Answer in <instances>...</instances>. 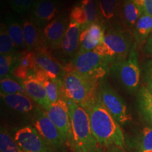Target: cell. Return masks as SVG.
Segmentation results:
<instances>
[{
  "instance_id": "obj_12",
  "label": "cell",
  "mask_w": 152,
  "mask_h": 152,
  "mask_svg": "<svg viewBox=\"0 0 152 152\" xmlns=\"http://www.w3.org/2000/svg\"><path fill=\"white\" fill-rule=\"evenodd\" d=\"M32 13L35 25L42 27L58 16L59 3L57 0H34Z\"/></svg>"
},
{
  "instance_id": "obj_2",
  "label": "cell",
  "mask_w": 152,
  "mask_h": 152,
  "mask_svg": "<svg viewBox=\"0 0 152 152\" xmlns=\"http://www.w3.org/2000/svg\"><path fill=\"white\" fill-rule=\"evenodd\" d=\"M71 119L73 146L70 147L77 152H102V147L95 140L91 130L88 114L84 108L66 99Z\"/></svg>"
},
{
  "instance_id": "obj_33",
  "label": "cell",
  "mask_w": 152,
  "mask_h": 152,
  "mask_svg": "<svg viewBox=\"0 0 152 152\" xmlns=\"http://www.w3.org/2000/svg\"><path fill=\"white\" fill-rule=\"evenodd\" d=\"M144 80L145 85L152 92V61H149L144 68Z\"/></svg>"
},
{
  "instance_id": "obj_10",
  "label": "cell",
  "mask_w": 152,
  "mask_h": 152,
  "mask_svg": "<svg viewBox=\"0 0 152 152\" xmlns=\"http://www.w3.org/2000/svg\"><path fill=\"white\" fill-rule=\"evenodd\" d=\"M13 137L23 152H49L45 142L33 126L26 125L18 129Z\"/></svg>"
},
{
  "instance_id": "obj_31",
  "label": "cell",
  "mask_w": 152,
  "mask_h": 152,
  "mask_svg": "<svg viewBox=\"0 0 152 152\" xmlns=\"http://www.w3.org/2000/svg\"><path fill=\"white\" fill-rule=\"evenodd\" d=\"M16 58L14 55H1L0 56V76L1 78L7 76L12 71L13 65Z\"/></svg>"
},
{
  "instance_id": "obj_36",
  "label": "cell",
  "mask_w": 152,
  "mask_h": 152,
  "mask_svg": "<svg viewBox=\"0 0 152 152\" xmlns=\"http://www.w3.org/2000/svg\"><path fill=\"white\" fill-rule=\"evenodd\" d=\"M146 49L148 53L152 56V33L149 36L147 40V45H146Z\"/></svg>"
},
{
  "instance_id": "obj_17",
  "label": "cell",
  "mask_w": 152,
  "mask_h": 152,
  "mask_svg": "<svg viewBox=\"0 0 152 152\" xmlns=\"http://www.w3.org/2000/svg\"><path fill=\"white\" fill-rule=\"evenodd\" d=\"M80 26L78 23L70 22L60 46L61 50L65 56H73L77 54V50L80 47Z\"/></svg>"
},
{
  "instance_id": "obj_23",
  "label": "cell",
  "mask_w": 152,
  "mask_h": 152,
  "mask_svg": "<svg viewBox=\"0 0 152 152\" xmlns=\"http://www.w3.org/2000/svg\"><path fill=\"white\" fill-rule=\"evenodd\" d=\"M6 27L8 30L9 36L14 42L15 47L20 49L26 48L23 26H20L15 19L8 17L7 18Z\"/></svg>"
},
{
  "instance_id": "obj_8",
  "label": "cell",
  "mask_w": 152,
  "mask_h": 152,
  "mask_svg": "<svg viewBox=\"0 0 152 152\" xmlns=\"http://www.w3.org/2000/svg\"><path fill=\"white\" fill-rule=\"evenodd\" d=\"M104 55L109 57L114 63L126 59L132 45L130 39L121 30H109L105 33L103 44Z\"/></svg>"
},
{
  "instance_id": "obj_21",
  "label": "cell",
  "mask_w": 152,
  "mask_h": 152,
  "mask_svg": "<svg viewBox=\"0 0 152 152\" xmlns=\"http://www.w3.org/2000/svg\"><path fill=\"white\" fill-rule=\"evenodd\" d=\"M128 144L134 151L141 152L152 150V127L145 126L134 138L128 140Z\"/></svg>"
},
{
  "instance_id": "obj_29",
  "label": "cell",
  "mask_w": 152,
  "mask_h": 152,
  "mask_svg": "<svg viewBox=\"0 0 152 152\" xmlns=\"http://www.w3.org/2000/svg\"><path fill=\"white\" fill-rule=\"evenodd\" d=\"M0 86H1V94H21L27 95L21 84H19L18 82L13 79L9 78V77L1 78Z\"/></svg>"
},
{
  "instance_id": "obj_11",
  "label": "cell",
  "mask_w": 152,
  "mask_h": 152,
  "mask_svg": "<svg viewBox=\"0 0 152 152\" xmlns=\"http://www.w3.org/2000/svg\"><path fill=\"white\" fill-rule=\"evenodd\" d=\"M68 20L66 14L58 15L54 20L45 26L43 30V39L47 48L60 47L68 28Z\"/></svg>"
},
{
  "instance_id": "obj_27",
  "label": "cell",
  "mask_w": 152,
  "mask_h": 152,
  "mask_svg": "<svg viewBox=\"0 0 152 152\" xmlns=\"http://www.w3.org/2000/svg\"><path fill=\"white\" fill-rule=\"evenodd\" d=\"M80 3L84 9L87 16V23L84 28L85 29L90 25L96 22L98 15H99L98 4L96 0H81Z\"/></svg>"
},
{
  "instance_id": "obj_13",
  "label": "cell",
  "mask_w": 152,
  "mask_h": 152,
  "mask_svg": "<svg viewBox=\"0 0 152 152\" xmlns=\"http://www.w3.org/2000/svg\"><path fill=\"white\" fill-rule=\"evenodd\" d=\"M35 52V69L42 70L53 78L63 79L66 73L64 66L49 53L47 47L38 49Z\"/></svg>"
},
{
  "instance_id": "obj_26",
  "label": "cell",
  "mask_w": 152,
  "mask_h": 152,
  "mask_svg": "<svg viewBox=\"0 0 152 152\" xmlns=\"http://www.w3.org/2000/svg\"><path fill=\"white\" fill-rule=\"evenodd\" d=\"M0 152H23L14 137L2 127L0 132Z\"/></svg>"
},
{
  "instance_id": "obj_6",
  "label": "cell",
  "mask_w": 152,
  "mask_h": 152,
  "mask_svg": "<svg viewBox=\"0 0 152 152\" xmlns=\"http://www.w3.org/2000/svg\"><path fill=\"white\" fill-rule=\"evenodd\" d=\"M33 127L46 144L49 152H66V147L59 132L41 106H35Z\"/></svg>"
},
{
  "instance_id": "obj_5",
  "label": "cell",
  "mask_w": 152,
  "mask_h": 152,
  "mask_svg": "<svg viewBox=\"0 0 152 152\" xmlns=\"http://www.w3.org/2000/svg\"><path fill=\"white\" fill-rule=\"evenodd\" d=\"M110 71L129 92L133 94L138 90L141 71L135 45H132L128 58L113 63Z\"/></svg>"
},
{
  "instance_id": "obj_22",
  "label": "cell",
  "mask_w": 152,
  "mask_h": 152,
  "mask_svg": "<svg viewBox=\"0 0 152 152\" xmlns=\"http://www.w3.org/2000/svg\"><path fill=\"white\" fill-rule=\"evenodd\" d=\"M152 33V16L146 14H142L134 30V37L138 44H143Z\"/></svg>"
},
{
  "instance_id": "obj_28",
  "label": "cell",
  "mask_w": 152,
  "mask_h": 152,
  "mask_svg": "<svg viewBox=\"0 0 152 152\" xmlns=\"http://www.w3.org/2000/svg\"><path fill=\"white\" fill-rule=\"evenodd\" d=\"M15 45L8 33L6 25L1 24L0 28V54L1 55H14Z\"/></svg>"
},
{
  "instance_id": "obj_18",
  "label": "cell",
  "mask_w": 152,
  "mask_h": 152,
  "mask_svg": "<svg viewBox=\"0 0 152 152\" xmlns=\"http://www.w3.org/2000/svg\"><path fill=\"white\" fill-rule=\"evenodd\" d=\"M1 98L4 104L10 109L22 113L34 111L35 107L28 95L21 94H1Z\"/></svg>"
},
{
  "instance_id": "obj_16",
  "label": "cell",
  "mask_w": 152,
  "mask_h": 152,
  "mask_svg": "<svg viewBox=\"0 0 152 152\" xmlns=\"http://www.w3.org/2000/svg\"><path fill=\"white\" fill-rule=\"evenodd\" d=\"M33 73L45 87L51 103H55L61 99H64L63 79L53 78L39 69H35Z\"/></svg>"
},
{
  "instance_id": "obj_3",
  "label": "cell",
  "mask_w": 152,
  "mask_h": 152,
  "mask_svg": "<svg viewBox=\"0 0 152 152\" xmlns=\"http://www.w3.org/2000/svg\"><path fill=\"white\" fill-rule=\"evenodd\" d=\"M101 80L74 71H66L63 77L64 99L85 107L96 97Z\"/></svg>"
},
{
  "instance_id": "obj_15",
  "label": "cell",
  "mask_w": 152,
  "mask_h": 152,
  "mask_svg": "<svg viewBox=\"0 0 152 152\" xmlns=\"http://www.w3.org/2000/svg\"><path fill=\"white\" fill-rule=\"evenodd\" d=\"M20 84L28 96L44 110L46 111L52 104L45 87L41 82L37 79L34 73L29 75L26 80L20 82Z\"/></svg>"
},
{
  "instance_id": "obj_1",
  "label": "cell",
  "mask_w": 152,
  "mask_h": 152,
  "mask_svg": "<svg viewBox=\"0 0 152 152\" xmlns=\"http://www.w3.org/2000/svg\"><path fill=\"white\" fill-rule=\"evenodd\" d=\"M88 114L91 130L102 147L125 148V138L121 125L96 97L83 107Z\"/></svg>"
},
{
  "instance_id": "obj_24",
  "label": "cell",
  "mask_w": 152,
  "mask_h": 152,
  "mask_svg": "<svg viewBox=\"0 0 152 152\" xmlns=\"http://www.w3.org/2000/svg\"><path fill=\"white\" fill-rule=\"evenodd\" d=\"M123 14L125 21L129 27H134L138 19L143 13L132 0H125Z\"/></svg>"
},
{
  "instance_id": "obj_4",
  "label": "cell",
  "mask_w": 152,
  "mask_h": 152,
  "mask_svg": "<svg viewBox=\"0 0 152 152\" xmlns=\"http://www.w3.org/2000/svg\"><path fill=\"white\" fill-rule=\"evenodd\" d=\"M114 63L109 57L102 56L94 50L77 52L71 61L64 66L65 72L74 71L102 80L111 70Z\"/></svg>"
},
{
  "instance_id": "obj_32",
  "label": "cell",
  "mask_w": 152,
  "mask_h": 152,
  "mask_svg": "<svg viewBox=\"0 0 152 152\" xmlns=\"http://www.w3.org/2000/svg\"><path fill=\"white\" fill-rule=\"evenodd\" d=\"M13 10L18 14H24L33 7L34 0H9Z\"/></svg>"
},
{
  "instance_id": "obj_37",
  "label": "cell",
  "mask_w": 152,
  "mask_h": 152,
  "mask_svg": "<svg viewBox=\"0 0 152 152\" xmlns=\"http://www.w3.org/2000/svg\"><path fill=\"white\" fill-rule=\"evenodd\" d=\"M68 151L66 150V152H77V151H75V150L73 149H71V148H68Z\"/></svg>"
},
{
  "instance_id": "obj_14",
  "label": "cell",
  "mask_w": 152,
  "mask_h": 152,
  "mask_svg": "<svg viewBox=\"0 0 152 152\" xmlns=\"http://www.w3.org/2000/svg\"><path fill=\"white\" fill-rule=\"evenodd\" d=\"M105 33L103 26L97 22L82 30L80 35L78 52L92 51L99 45H102Z\"/></svg>"
},
{
  "instance_id": "obj_19",
  "label": "cell",
  "mask_w": 152,
  "mask_h": 152,
  "mask_svg": "<svg viewBox=\"0 0 152 152\" xmlns=\"http://www.w3.org/2000/svg\"><path fill=\"white\" fill-rule=\"evenodd\" d=\"M137 105L142 118L152 127V92L146 85H142L138 90Z\"/></svg>"
},
{
  "instance_id": "obj_34",
  "label": "cell",
  "mask_w": 152,
  "mask_h": 152,
  "mask_svg": "<svg viewBox=\"0 0 152 152\" xmlns=\"http://www.w3.org/2000/svg\"><path fill=\"white\" fill-rule=\"evenodd\" d=\"M140 7L143 14L152 16V0H132Z\"/></svg>"
},
{
  "instance_id": "obj_35",
  "label": "cell",
  "mask_w": 152,
  "mask_h": 152,
  "mask_svg": "<svg viewBox=\"0 0 152 152\" xmlns=\"http://www.w3.org/2000/svg\"><path fill=\"white\" fill-rule=\"evenodd\" d=\"M102 152H126L124 148L118 147V146H111L110 147L105 148Z\"/></svg>"
},
{
  "instance_id": "obj_38",
  "label": "cell",
  "mask_w": 152,
  "mask_h": 152,
  "mask_svg": "<svg viewBox=\"0 0 152 152\" xmlns=\"http://www.w3.org/2000/svg\"><path fill=\"white\" fill-rule=\"evenodd\" d=\"M134 152H136V151H134ZM141 152H152V150L151 151H141Z\"/></svg>"
},
{
  "instance_id": "obj_7",
  "label": "cell",
  "mask_w": 152,
  "mask_h": 152,
  "mask_svg": "<svg viewBox=\"0 0 152 152\" xmlns=\"http://www.w3.org/2000/svg\"><path fill=\"white\" fill-rule=\"evenodd\" d=\"M96 96L120 125H126L130 122L132 118L125 101L104 79L100 82Z\"/></svg>"
},
{
  "instance_id": "obj_9",
  "label": "cell",
  "mask_w": 152,
  "mask_h": 152,
  "mask_svg": "<svg viewBox=\"0 0 152 152\" xmlns=\"http://www.w3.org/2000/svg\"><path fill=\"white\" fill-rule=\"evenodd\" d=\"M46 113L59 132L64 143L68 148L73 146V136L68 106L66 99H61L52 103Z\"/></svg>"
},
{
  "instance_id": "obj_20",
  "label": "cell",
  "mask_w": 152,
  "mask_h": 152,
  "mask_svg": "<svg viewBox=\"0 0 152 152\" xmlns=\"http://www.w3.org/2000/svg\"><path fill=\"white\" fill-rule=\"evenodd\" d=\"M25 42L26 45V50L35 51L46 47L44 42L43 38L40 37L35 23L30 20H26L23 24Z\"/></svg>"
},
{
  "instance_id": "obj_30",
  "label": "cell",
  "mask_w": 152,
  "mask_h": 152,
  "mask_svg": "<svg viewBox=\"0 0 152 152\" xmlns=\"http://www.w3.org/2000/svg\"><path fill=\"white\" fill-rule=\"evenodd\" d=\"M70 18L71 21L78 23L80 26L81 30L85 28L87 23V16L80 3L77 4L72 8L70 14Z\"/></svg>"
},
{
  "instance_id": "obj_25",
  "label": "cell",
  "mask_w": 152,
  "mask_h": 152,
  "mask_svg": "<svg viewBox=\"0 0 152 152\" xmlns=\"http://www.w3.org/2000/svg\"><path fill=\"white\" fill-rule=\"evenodd\" d=\"M99 15L104 20L110 21L117 16L119 10V0H96Z\"/></svg>"
}]
</instances>
